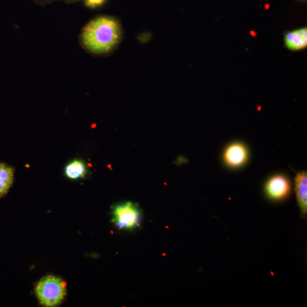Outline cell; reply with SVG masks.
I'll use <instances>...</instances> for the list:
<instances>
[{"instance_id": "1", "label": "cell", "mask_w": 307, "mask_h": 307, "mask_svg": "<svg viewBox=\"0 0 307 307\" xmlns=\"http://www.w3.org/2000/svg\"><path fill=\"white\" fill-rule=\"evenodd\" d=\"M122 38V28L116 19L100 17L84 29L82 42L88 50L94 54L110 53L116 47Z\"/></svg>"}, {"instance_id": "2", "label": "cell", "mask_w": 307, "mask_h": 307, "mask_svg": "<svg viewBox=\"0 0 307 307\" xmlns=\"http://www.w3.org/2000/svg\"><path fill=\"white\" fill-rule=\"evenodd\" d=\"M36 294L40 303L54 307L60 304L66 295V284L52 275L44 277L36 286Z\"/></svg>"}, {"instance_id": "3", "label": "cell", "mask_w": 307, "mask_h": 307, "mask_svg": "<svg viewBox=\"0 0 307 307\" xmlns=\"http://www.w3.org/2000/svg\"><path fill=\"white\" fill-rule=\"evenodd\" d=\"M112 222L118 229L133 230L140 227L142 214L135 203L127 201L114 207Z\"/></svg>"}, {"instance_id": "4", "label": "cell", "mask_w": 307, "mask_h": 307, "mask_svg": "<svg viewBox=\"0 0 307 307\" xmlns=\"http://www.w3.org/2000/svg\"><path fill=\"white\" fill-rule=\"evenodd\" d=\"M267 195L272 199L279 200L284 199L290 194V183L283 175H276L270 178L265 187Z\"/></svg>"}, {"instance_id": "5", "label": "cell", "mask_w": 307, "mask_h": 307, "mask_svg": "<svg viewBox=\"0 0 307 307\" xmlns=\"http://www.w3.org/2000/svg\"><path fill=\"white\" fill-rule=\"evenodd\" d=\"M248 158V151L241 143H234L226 148L224 160L231 167H239L244 164Z\"/></svg>"}, {"instance_id": "6", "label": "cell", "mask_w": 307, "mask_h": 307, "mask_svg": "<svg viewBox=\"0 0 307 307\" xmlns=\"http://www.w3.org/2000/svg\"><path fill=\"white\" fill-rule=\"evenodd\" d=\"M284 41L286 47L291 51H299L307 47V28H303L287 32Z\"/></svg>"}, {"instance_id": "7", "label": "cell", "mask_w": 307, "mask_h": 307, "mask_svg": "<svg viewBox=\"0 0 307 307\" xmlns=\"http://www.w3.org/2000/svg\"><path fill=\"white\" fill-rule=\"evenodd\" d=\"M295 192L297 201L301 214H307V173L306 171L297 173L295 177Z\"/></svg>"}, {"instance_id": "8", "label": "cell", "mask_w": 307, "mask_h": 307, "mask_svg": "<svg viewBox=\"0 0 307 307\" xmlns=\"http://www.w3.org/2000/svg\"><path fill=\"white\" fill-rule=\"evenodd\" d=\"M14 178L13 168L0 162V197L7 194L13 185Z\"/></svg>"}, {"instance_id": "9", "label": "cell", "mask_w": 307, "mask_h": 307, "mask_svg": "<svg viewBox=\"0 0 307 307\" xmlns=\"http://www.w3.org/2000/svg\"><path fill=\"white\" fill-rule=\"evenodd\" d=\"M87 169L85 163L81 160L73 161L68 164L65 168L66 176L71 180L83 178L87 174Z\"/></svg>"}, {"instance_id": "10", "label": "cell", "mask_w": 307, "mask_h": 307, "mask_svg": "<svg viewBox=\"0 0 307 307\" xmlns=\"http://www.w3.org/2000/svg\"><path fill=\"white\" fill-rule=\"evenodd\" d=\"M106 0H86L87 6L91 8H95L101 6Z\"/></svg>"}]
</instances>
